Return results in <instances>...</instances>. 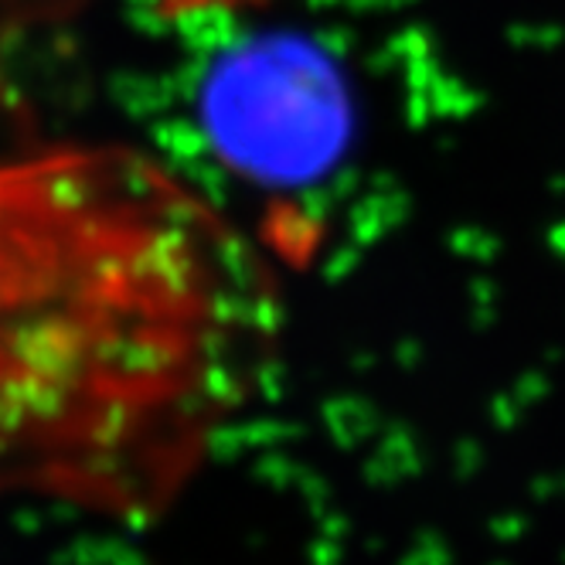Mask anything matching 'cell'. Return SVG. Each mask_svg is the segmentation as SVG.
<instances>
[{
    "label": "cell",
    "instance_id": "1",
    "mask_svg": "<svg viewBox=\"0 0 565 565\" xmlns=\"http://www.w3.org/2000/svg\"><path fill=\"white\" fill-rule=\"evenodd\" d=\"M279 331L266 256L119 143L0 150V498H178Z\"/></svg>",
    "mask_w": 565,
    "mask_h": 565
},
{
    "label": "cell",
    "instance_id": "2",
    "mask_svg": "<svg viewBox=\"0 0 565 565\" xmlns=\"http://www.w3.org/2000/svg\"><path fill=\"white\" fill-rule=\"evenodd\" d=\"M276 4V0H157L153 14L160 21H194V18H218V14H242Z\"/></svg>",
    "mask_w": 565,
    "mask_h": 565
}]
</instances>
